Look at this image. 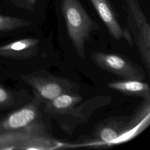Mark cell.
<instances>
[{"instance_id": "10", "label": "cell", "mask_w": 150, "mask_h": 150, "mask_svg": "<svg viewBox=\"0 0 150 150\" xmlns=\"http://www.w3.org/2000/svg\"><path fill=\"white\" fill-rule=\"evenodd\" d=\"M40 40L35 38H25L0 46V56L16 59H28L38 53Z\"/></svg>"}, {"instance_id": "11", "label": "cell", "mask_w": 150, "mask_h": 150, "mask_svg": "<svg viewBox=\"0 0 150 150\" xmlns=\"http://www.w3.org/2000/svg\"><path fill=\"white\" fill-rule=\"evenodd\" d=\"M82 100L79 93H63L45 104L43 111L48 117L53 118L64 114Z\"/></svg>"}, {"instance_id": "8", "label": "cell", "mask_w": 150, "mask_h": 150, "mask_svg": "<svg viewBox=\"0 0 150 150\" xmlns=\"http://www.w3.org/2000/svg\"><path fill=\"white\" fill-rule=\"evenodd\" d=\"M47 132L42 121L28 128L0 134V149H30L36 135Z\"/></svg>"}, {"instance_id": "6", "label": "cell", "mask_w": 150, "mask_h": 150, "mask_svg": "<svg viewBox=\"0 0 150 150\" xmlns=\"http://www.w3.org/2000/svg\"><path fill=\"white\" fill-rule=\"evenodd\" d=\"M111 100L110 96H97L80 102L64 114L53 118L64 132L71 135L77 125L87 122L96 110L108 104Z\"/></svg>"}, {"instance_id": "7", "label": "cell", "mask_w": 150, "mask_h": 150, "mask_svg": "<svg viewBox=\"0 0 150 150\" xmlns=\"http://www.w3.org/2000/svg\"><path fill=\"white\" fill-rule=\"evenodd\" d=\"M36 99L0 120V134L28 128L41 121L40 104Z\"/></svg>"}, {"instance_id": "5", "label": "cell", "mask_w": 150, "mask_h": 150, "mask_svg": "<svg viewBox=\"0 0 150 150\" xmlns=\"http://www.w3.org/2000/svg\"><path fill=\"white\" fill-rule=\"evenodd\" d=\"M91 59L100 69L123 79H144L143 69L124 55L97 52L91 54Z\"/></svg>"}, {"instance_id": "4", "label": "cell", "mask_w": 150, "mask_h": 150, "mask_svg": "<svg viewBox=\"0 0 150 150\" xmlns=\"http://www.w3.org/2000/svg\"><path fill=\"white\" fill-rule=\"evenodd\" d=\"M128 13L127 22L133 43L139 51L142 61L150 73V26L138 0H125Z\"/></svg>"}, {"instance_id": "14", "label": "cell", "mask_w": 150, "mask_h": 150, "mask_svg": "<svg viewBox=\"0 0 150 150\" xmlns=\"http://www.w3.org/2000/svg\"><path fill=\"white\" fill-rule=\"evenodd\" d=\"M15 104V98L11 92L0 84V107H10Z\"/></svg>"}, {"instance_id": "9", "label": "cell", "mask_w": 150, "mask_h": 150, "mask_svg": "<svg viewBox=\"0 0 150 150\" xmlns=\"http://www.w3.org/2000/svg\"><path fill=\"white\" fill-rule=\"evenodd\" d=\"M90 1L112 38L116 40L124 39L132 45L133 40L129 30L121 26L108 0Z\"/></svg>"}, {"instance_id": "13", "label": "cell", "mask_w": 150, "mask_h": 150, "mask_svg": "<svg viewBox=\"0 0 150 150\" xmlns=\"http://www.w3.org/2000/svg\"><path fill=\"white\" fill-rule=\"evenodd\" d=\"M31 24L30 22L22 19L0 15V32H9Z\"/></svg>"}, {"instance_id": "3", "label": "cell", "mask_w": 150, "mask_h": 150, "mask_svg": "<svg viewBox=\"0 0 150 150\" xmlns=\"http://www.w3.org/2000/svg\"><path fill=\"white\" fill-rule=\"evenodd\" d=\"M24 81L32 88L35 98L44 104L58 96L68 93H78L79 86L71 80L39 70L22 76Z\"/></svg>"}, {"instance_id": "12", "label": "cell", "mask_w": 150, "mask_h": 150, "mask_svg": "<svg viewBox=\"0 0 150 150\" xmlns=\"http://www.w3.org/2000/svg\"><path fill=\"white\" fill-rule=\"evenodd\" d=\"M107 86L112 90L123 94L141 97L142 98H150V89L148 84L143 80L136 79H123L112 81L107 83Z\"/></svg>"}, {"instance_id": "15", "label": "cell", "mask_w": 150, "mask_h": 150, "mask_svg": "<svg viewBox=\"0 0 150 150\" xmlns=\"http://www.w3.org/2000/svg\"><path fill=\"white\" fill-rule=\"evenodd\" d=\"M18 2V5L29 10H33L36 4V0H15Z\"/></svg>"}, {"instance_id": "1", "label": "cell", "mask_w": 150, "mask_h": 150, "mask_svg": "<svg viewBox=\"0 0 150 150\" xmlns=\"http://www.w3.org/2000/svg\"><path fill=\"white\" fill-rule=\"evenodd\" d=\"M149 124L147 113L137 108L131 115L110 117L99 123L84 145L103 148L121 144L138 135Z\"/></svg>"}, {"instance_id": "2", "label": "cell", "mask_w": 150, "mask_h": 150, "mask_svg": "<svg viewBox=\"0 0 150 150\" xmlns=\"http://www.w3.org/2000/svg\"><path fill=\"white\" fill-rule=\"evenodd\" d=\"M61 8L69 36L77 55L85 58V46L97 23L88 15L78 0H62Z\"/></svg>"}]
</instances>
